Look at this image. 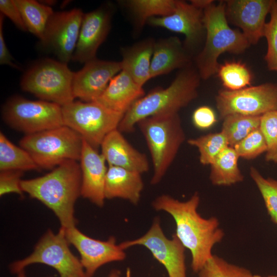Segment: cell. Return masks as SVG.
<instances>
[{"label": "cell", "mask_w": 277, "mask_h": 277, "mask_svg": "<svg viewBox=\"0 0 277 277\" xmlns=\"http://www.w3.org/2000/svg\"><path fill=\"white\" fill-rule=\"evenodd\" d=\"M200 198L197 192L187 201L181 202L168 195L158 196L152 203L156 210L170 214L176 224L175 235L191 254V266L198 273L212 256L214 246L224 237L218 219L203 217L197 212Z\"/></svg>", "instance_id": "1"}, {"label": "cell", "mask_w": 277, "mask_h": 277, "mask_svg": "<svg viewBox=\"0 0 277 277\" xmlns=\"http://www.w3.org/2000/svg\"><path fill=\"white\" fill-rule=\"evenodd\" d=\"M82 172L76 161L67 160L45 175L22 180L24 192L42 202L53 211L61 227H76L74 205L81 196Z\"/></svg>", "instance_id": "2"}, {"label": "cell", "mask_w": 277, "mask_h": 277, "mask_svg": "<svg viewBox=\"0 0 277 277\" xmlns=\"http://www.w3.org/2000/svg\"><path fill=\"white\" fill-rule=\"evenodd\" d=\"M200 78L191 65L181 69L168 87L155 89L137 100L124 114L118 129L131 132L144 118L178 113L197 97Z\"/></svg>", "instance_id": "3"}, {"label": "cell", "mask_w": 277, "mask_h": 277, "mask_svg": "<svg viewBox=\"0 0 277 277\" xmlns=\"http://www.w3.org/2000/svg\"><path fill=\"white\" fill-rule=\"evenodd\" d=\"M206 32L205 45L195 58L196 70L201 78L207 80L217 73V61L225 52L242 53L250 45L242 32L228 25L225 1L214 3L204 10Z\"/></svg>", "instance_id": "4"}, {"label": "cell", "mask_w": 277, "mask_h": 277, "mask_svg": "<svg viewBox=\"0 0 277 277\" xmlns=\"http://www.w3.org/2000/svg\"><path fill=\"white\" fill-rule=\"evenodd\" d=\"M151 156L153 173L151 184L163 179L185 141V134L178 113L144 118L137 125Z\"/></svg>", "instance_id": "5"}, {"label": "cell", "mask_w": 277, "mask_h": 277, "mask_svg": "<svg viewBox=\"0 0 277 277\" xmlns=\"http://www.w3.org/2000/svg\"><path fill=\"white\" fill-rule=\"evenodd\" d=\"M83 139L76 131L63 125L25 135L19 141L41 169H53L67 160L80 161Z\"/></svg>", "instance_id": "6"}, {"label": "cell", "mask_w": 277, "mask_h": 277, "mask_svg": "<svg viewBox=\"0 0 277 277\" xmlns=\"http://www.w3.org/2000/svg\"><path fill=\"white\" fill-rule=\"evenodd\" d=\"M74 72L67 64L52 59L41 60L24 74L22 89L41 100L62 107L74 101L72 90Z\"/></svg>", "instance_id": "7"}, {"label": "cell", "mask_w": 277, "mask_h": 277, "mask_svg": "<svg viewBox=\"0 0 277 277\" xmlns=\"http://www.w3.org/2000/svg\"><path fill=\"white\" fill-rule=\"evenodd\" d=\"M69 244L64 228L61 227L56 233L48 229L29 255L10 264V271L16 274L30 265L42 264L53 268L60 277H88L80 260L70 250Z\"/></svg>", "instance_id": "8"}, {"label": "cell", "mask_w": 277, "mask_h": 277, "mask_svg": "<svg viewBox=\"0 0 277 277\" xmlns=\"http://www.w3.org/2000/svg\"><path fill=\"white\" fill-rule=\"evenodd\" d=\"M62 108L64 125L78 133L96 150L107 134L118 129L124 115L96 101H74Z\"/></svg>", "instance_id": "9"}, {"label": "cell", "mask_w": 277, "mask_h": 277, "mask_svg": "<svg viewBox=\"0 0 277 277\" xmlns=\"http://www.w3.org/2000/svg\"><path fill=\"white\" fill-rule=\"evenodd\" d=\"M2 116L7 125L25 135L64 125L62 106L44 100L32 101L20 96L12 97L6 103Z\"/></svg>", "instance_id": "10"}, {"label": "cell", "mask_w": 277, "mask_h": 277, "mask_svg": "<svg viewBox=\"0 0 277 277\" xmlns=\"http://www.w3.org/2000/svg\"><path fill=\"white\" fill-rule=\"evenodd\" d=\"M215 101L221 119L233 114L262 116L277 111V84L267 83L236 91L222 90Z\"/></svg>", "instance_id": "11"}, {"label": "cell", "mask_w": 277, "mask_h": 277, "mask_svg": "<svg viewBox=\"0 0 277 277\" xmlns=\"http://www.w3.org/2000/svg\"><path fill=\"white\" fill-rule=\"evenodd\" d=\"M120 245L124 250L135 245L143 246L164 266L169 277H187L185 248L175 234L172 239L165 236L157 217L144 235Z\"/></svg>", "instance_id": "12"}, {"label": "cell", "mask_w": 277, "mask_h": 277, "mask_svg": "<svg viewBox=\"0 0 277 277\" xmlns=\"http://www.w3.org/2000/svg\"><path fill=\"white\" fill-rule=\"evenodd\" d=\"M84 13L79 9L54 12L47 24L41 43L59 59L67 64L72 60Z\"/></svg>", "instance_id": "13"}, {"label": "cell", "mask_w": 277, "mask_h": 277, "mask_svg": "<svg viewBox=\"0 0 277 277\" xmlns=\"http://www.w3.org/2000/svg\"><path fill=\"white\" fill-rule=\"evenodd\" d=\"M65 231L69 244L80 253V261L88 277H92L103 265L123 261L126 258L124 250L116 244L113 236L103 241L86 235L76 227L65 229Z\"/></svg>", "instance_id": "14"}, {"label": "cell", "mask_w": 277, "mask_h": 277, "mask_svg": "<svg viewBox=\"0 0 277 277\" xmlns=\"http://www.w3.org/2000/svg\"><path fill=\"white\" fill-rule=\"evenodd\" d=\"M203 16V10L194 7L191 3L177 1L176 7L171 14L152 17L147 23L153 27L163 28L184 35V46L190 54L191 51L202 42L206 34Z\"/></svg>", "instance_id": "15"}, {"label": "cell", "mask_w": 277, "mask_h": 277, "mask_svg": "<svg viewBox=\"0 0 277 277\" xmlns=\"http://www.w3.org/2000/svg\"><path fill=\"white\" fill-rule=\"evenodd\" d=\"M121 70V62L96 58L86 62L82 69L73 73L72 90L74 98L85 102L95 101L111 79Z\"/></svg>", "instance_id": "16"}, {"label": "cell", "mask_w": 277, "mask_h": 277, "mask_svg": "<svg viewBox=\"0 0 277 277\" xmlns=\"http://www.w3.org/2000/svg\"><path fill=\"white\" fill-rule=\"evenodd\" d=\"M112 11L107 4L84 14L73 61L85 64L96 58L98 48L109 33Z\"/></svg>", "instance_id": "17"}, {"label": "cell", "mask_w": 277, "mask_h": 277, "mask_svg": "<svg viewBox=\"0 0 277 277\" xmlns=\"http://www.w3.org/2000/svg\"><path fill=\"white\" fill-rule=\"evenodd\" d=\"M273 0L226 1L228 22L240 27L250 45L264 37L265 19L270 13Z\"/></svg>", "instance_id": "18"}, {"label": "cell", "mask_w": 277, "mask_h": 277, "mask_svg": "<svg viewBox=\"0 0 277 277\" xmlns=\"http://www.w3.org/2000/svg\"><path fill=\"white\" fill-rule=\"evenodd\" d=\"M82 172L81 196L98 207L105 199V182L108 168L101 153L83 140L80 158Z\"/></svg>", "instance_id": "19"}, {"label": "cell", "mask_w": 277, "mask_h": 277, "mask_svg": "<svg viewBox=\"0 0 277 277\" xmlns=\"http://www.w3.org/2000/svg\"><path fill=\"white\" fill-rule=\"evenodd\" d=\"M100 147L101 154L109 166L141 174L149 170V161L145 154L133 147L118 129L107 135Z\"/></svg>", "instance_id": "20"}, {"label": "cell", "mask_w": 277, "mask_h": 277, "mask_svg": "<svg viewBox=\"0 0 277 277\" xmlns=\"http://www.w3.org/2000/svg\"><path fill=\"white\" fill-rule=\"evenodd\" d=\"M145 95L143 87L126 72L121 70L111 79L95 101L111 110L125 114L137 100Z\"/></svg>", "instance_id": "21"}, {"label": "cell", "mask_w": 277, "mask_h": 277, "mask_svg": "<svg viewBox=\"0 0 277 277\" xmlns=\"http://www.w3.org/2000/svg\"><path fill=\"white\" fill-rule=\"evenodd\" d=\"M190 65V54L178 37L171 36L155 42L150 65L151 78Z\"/></svg>", "instance_id": "22"}, {"label": "cell", "mask_w": 277, "mask_h": 277, "mask_svg": "<svg viewBox=\"0 0 277 277\" xmlns=\"http://www.w3.org/2000/svg\"><path fill=\"white\" fill-rule=\"evenodd\" d=\"M141 174L123 168L109 166L104 186L105 199L121 198L137 204L144 188Z\"/></svg>", "instance_id": "23"}, {"label": "cell", "mask_w": 277, "mask_h": 277, "mask_svg": "<svg viewBox=\"0 0 277 277\" xmlns=\"http://www.w3.org/2000/svg\"><path fill=\"white\" fill-rule=\"evenodd\" d=\"M154 43L153 39H146L121 50L122 70L142 87L151 79L150 65Z\"/></svg>", "instance_id": "24"}, {"label": "cell", "mask_w": 277, "mask_h": 277, "mask_svg": "<svg viewBox=\"0 0 277 277\" xmlns=\"http://www.w3.org/2000/svg\"><path fill=\"white\" fill-rule=\"evenodd\" d=\"M239 156L234 148L228 147L221 152L210 165L209 179L212 184L229 186L244 180L239 166Z\"/></svg>", "instance_id": "25"}, {"label": "cell", "mask_w": 277, "mask_h": 277, "mask_svg": "<svg viewBox=\"0 0 277 277\" xmlns=\"http://www.w3.org/2000/svg\"><path fill=\"white\" fill-rule=\"evenodd\" d=\"M27 31L41 41L48 21L54 12L52 8L33 0H14Z\"/></svg>", "instance_id": "26"}, {"label": "cell", "mask_w": 277, "mask_h": 277, "mask_svg": "<svg viewBox=\"0 0 277 277\" xmlns=\"http://www.w3.org/2000/svg\"><path fill=\"white\" fill-rule=\"evenodd\" d=\"M40 170L30 154L0 133V171Z\"/></svg>", "instance_id": "27"}, {"label": "cell", "mask_w": 277, "mask_h": 277, "mask_svg": "<svg viewBox=\"0 0 277 277\" xmlns=\"http://www.w3.org/2000/svg\"><path fill=\"white\" fill-rule=\"evenodd\" d=\"M125 3L136 18L138 27L142 28L152 17L171 14L176 7L177 1L130 0Z\"/></svg>", "instance_id": "28"}, {"label": "cell", "mask_w": 277, "mask_h": 277, "mask_svg": "<svg viewBox=\"0 0 277 277\" xmlns=\"http://www.w3.org/2000/svg\"><path fill=\"white\" fill-rule=\"evenodd\" d=\"M261 116L233 114L225 117L221 131L225 135L229 146L234 147L251 132L260 128Z\"/></svg>", "instance_id": "29"}, {"label": "cell", "mask_w": 277, "mask_h": 277, "mask_svg": "<svg viewBox=\"0 0 277 277\" xmlns=\"http://www.w3.org/2000/svg\"><path fill=\"white\" fill-rule=\"evenodd\" d=\"M187 142L197 148L199 160L203 165H210L217 155L229 146L225 135L222 131L190 138Z\"/></svg>", "instance_id": "30"}, {"label": "cell", "mask_w": 277, "mask_h": 277, "mask_svg": "<svg viewBox=\"0 0 277 277\" xmlns=\"http://www.w3.org/2000/svg\"><path fill=\"white\" fill-rule=\"evenodd\" d=\"M217 73L227 90L236 91L251 85V73L241 62H226L219 65Z\"/></svg>", "instance_id": "31"}, {"label": "cell", "mask_w": 277, "mask_h": 277, "mask_svg": "<svg viewBox=\"0 0 277 277\" xmlns=\"http://www.w3.org/2000/svg\"><path fill=\"white\" fill-rule=\"evenodd\" d=\"M253 275L249 270L215 254L198 272L199 277H253Z\"/></svg>", "instance_id": "32"}, {"label": "cell", "mask_w": 277, "mask_h": 277, "mask_svg": "<svg viewBox=\"0 0 277 277\" xmlns=\"http://www.w3.org/2000/svg\"><path fill=\"white\" fill-rule=\"evenodd\" d=\"M250 175L261 194L271 221L277 225V180L264 177L253 167L250 169Z\"/></svg>", "instance_id": "33"}, {"label": "cell", "mask_w": 277, "mask_h": 277, "mask_svg": "<svg viewBox=\"0 0 277 277\" xmlns=\"http://www.w3.org/2000/svg\"><path fill=\"white\" fill-rule=\"evenodd\" d=\"M260 129L264 137L267 150L265 160L277 163V111L267 112L261 116Z\"/></svg>", "instance_id": "34"}, {"label": "cell", "mask_w": 277, "mask_h": 277, "mask_svg": "<svg viewBox=\"0 0 277 277\" xmlns=\"http://www.w3.org/2000/svg\"><path fill=\"white\" fill-rule=\"evenodd\" d=\"M270 19L266 23L264 37L267 42L265 60L269 70L277 71V1L273 0L270 11Z\"/></svg>", "instance_id": "35"}, {"label": "cell", "mask_w": 277, "mask_h": 277, "mask_svg": "<svg viewBox=\"0 0 277 277\" xmlns=\"http://www.w3.org/2000/svg\"><path fill=\"white\" fill-rule=\"evenodd\" d=\"M233 148L239 157L246 160L255 159L267 150L266 142L260 128L251 132Z\"/></svg>", "instance_id": "36"}, {"label": "cell", "mask_w": 277, "mask_h": 277, "mask_svg": "<svg viewBox=\"0 0 277 277\" xmlns=\"http://www.w3.org/2000/svg\"><path fill=\"white\" fill-rule=\"evenodd\" d=\"M23 171L18 170L0 171V195L14 193L23 195L21 186Z\"/></svg>", "instance_id": "37"}, {"label": "cell", "mask_w": 277, "mask_h": 277, "mask_svg": "<svg viewBox=\"0 0 277 277\" xmlns=\"http://www.w3.org/2000/svg\"><path fill=\"white\" fill-rule=\"evenodd\" d=\"M192 122L194 126L199 129H208L216 122L215 112L212 108L207 106L199 107L193 113Z\"/></svg>", "instance_id": "38"}, {"label": "cell", "mask_w": 277, "mask_h": 277, "mask_svg": "<svg viewBox=\"0 0 277 277\" xmlns=\"http://www.w3.org/2000/svg\"><path fill=\"white\" fill-rule=\"evenodd\" d=\"M1 13L7 16L20 30L27 31L20 11L14 0H1Z\"/></svg>", "instance_id": "39"}, {"label": "cell", "mask_w": 277, "mask_h": 277, "mask_svg": "<svg viewBox=\"0 0 277 277\" xmlns=\"http://www.w3.org/2000/svg\"><path fill=\"white\" fill-rule=\"evenodd\" d=\"M4 15H0V63L1 65H7L14 68L17 66L13 62V58L11 55L5 42L3 34V20Z\"/></svg>", "instance_id": "40"}, {"label": "cell", "mask_w": 277, "mask_h": 277, "mask_svg": "<svg viewBox=\"0 0 277 277\" xmlns=\"http://www.w3.org/2000/svg\"><path fill=\"white\" fill-rule=\"evenodd\" d=\"M190 2L193 6L203 10L214 3L212 0H192Z\"/></svg>", "instance_id": "41"}, {"label": "cell", "mask_w": 277, "mask_h": 277, "mask_svg": "<svg viewBox=\"0 0 277 277\" xmlns=\"http://www.w3.org/2000/svg\"><path fill=\"white\" fill-rule=\"evenodd\" d=\"M108 277H120V272L118 270H112L109 274Z\"/></svg>", "instance_id": "42"}, {"label": "cell", "mask_w": 277, "mask_h": 277, "mask_svg": "<svg viewBox=\"0 0 277 277\" xmlns=\"http://www.w3.org/2000/svg\"><path fill=\"white\" fill-rule=\"evenodd\" d=\"M17 274L16 277H27L25 275V270L18 272Z\"/></svg>", "instance_id": "43"}, {"label": "cell", "mask_w": 277, "mask_h": 277, "mask_svg": "<svg viewBox=\"0 0 277 277\" xmlns=\"http://www.w3.org/2000/svg\"><path fill=\"white\" fill-rule=\"evenodd\" d=\"M253 277H277V275H268V276H262L258 274H253Z\"/></svg>", "instance_id": "44"}]
</instances>
